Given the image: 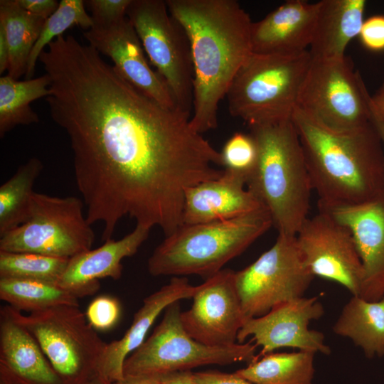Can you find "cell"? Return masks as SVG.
I'll list each match as a JSON object with an SVG mask.
<instances>
[{
	"mask_svg": "<svg viewBox=\"0 0 384 384\" xmlns=\"http://www.w3.org/2000/svg\"><path fill=\"white\" fill-rule=\"evenodd\" d=\"M51 118L67 134L77 188L92 225L112 239L124 216L168 236L183 224L186 190L219 178L221 153L190 123L125 80L73 36L40 58Z\"/></svg>",
	"mask_w": 384,
	"mask_h": 384,
	"instance_id": "6da1fadb",
	"label": "cell"
},
{
	"mask_svg": "<svg viewBox=\"0 0 384 384\" xmlns=\"http://www.w3.org/2000/svg\"><path fill=\"white\" fill-rule=\"evenodd\" d=\"M166 3L190 41L194 74L190 123L202 134L217 127L218 105L252 53V22L235 0Z\"/></svg>",
	"mask_w": 384,
	"mask_h": 384,
	"instance_id": "7a4b0ae2",
	"label": "cell"
},
{
	"mask_svg": "<svg viewBox=\"0 0 384 384\" xmlns=\"http://www.w3.org/2000/svg\"><path fill=\"white\" fill-rule=\"evenodd\" d=\"M292 120L319 209L361 204L384 194V147L371 121L353 131L336 132L297 107Z\"/></svg>",
	"mask_w": 384,
	"mask_h": 384,
	"instance_id": "3957f363",
	"label": "cell"
},
{
	"mask_svg": "<svg viewBox=\"0 0 384 384\" xmlns=\"http://www.w3.org/2000/svg\"><path fill=\"white\" fill-rule=\"evenodd\" d=\"M250 127L258 150L246 187L269 213L278 234L296 236L308 218L313 191L292 119Z\"/></svg>",
	"mask_w": 384,
	"mask_h": 384,
	"instance_id": "277c9868",
	"label": "cell"
},
{
	"mask_svg": "<svg viewBox=\"0 0 384 384\" xmlns=\"http://www.w3.org/2000/svg\"><path fill=\"white\" fill-rule=\"evenodd\" d=\"M273 226L262 208L238 218L182 224L155 248L148 260L152 276L214 275Z\"/></svg>",
	"mask_w": 384,
	"mask_h": 384,
	"instance_id": "5b68a950",
	"label": "cell"
},
{
	"mask_svg": "<svg viewBox=\"0 0 384 384\" xmlns=\"http://www.w3.org/2000/svg\"><path fill=\"white\" fill-rule=\"evenodd\" d=\"M311 59L309 50L287 55L252 53L226 94L230 114L250 127L292 119Z\"/></svg>",
	"mask_w": 384,
	"mask_h": 384,
	"instance_id": "8992f818",
	"label": "cell"
},
{
	"mask_svg": "<svg viewBox=\"0 0 384 384\" xmlns=\"http://www.w3.org/2000/svg\"><path fill=\"white\" fill-rule=\"evenodd\" d=\"M180 301L164 310L163 319L151 335L125 360L124 377L160 380L167 374L191 370L207 365L249 364L258 358L252 341L229 346L204 345L190 336L181 320Z\"/></svg>",
	"mask_w": 384,
	"mask_h": 384,
	"instance_id": "52a82bcc",
	"label": "cell"
},
{
	"mask_svg": "<svg viewBox=\"0 0 384 384\" xmlns=\"http://www.w3.org/2000/svg\"><path fill=\"white\" fill-rule=\"evenodd\" d=\"M11 308L64 384H84L99 375L107 343L89 324L79 306L59 305L27 315Z\"/></svg>",
	"mask_w": 384,
	"mask_h": 384,
	"instance_id": "ba28073f",
	"label": "cell"
},
{
	"mask_svg": "<svg viewBox=\"0 0 384 384\" xmlns=\"http://www.w3.org/2000/svg\"><path fill=\"white\" fill-rule=\"evenodd\" d=\"M83 206L75 196L35 192L26 221L0 236V251L70 259L90 250L95 236Z\"/></svg>",
	"mask_w": 384,
	"mask_h": 384,
	"instance_id": "9c48e42d",
	"label": "cell"
},
{
	"mask_svg": "<svg viewBox=\"0 0 384 384\" xmlns=\"http://www.w3.org/2000/svg\"><path fill=\"white\" fill-rule=\"evenodd\" d=\"M370 97L346 56L312 58L297 108L329 129L348 132L370 122Z\"/></svg>",
	"mask_w": 384,
	"mask_h": 384,
	"instance_id": "30bf717a",
	"label": "cell"
},
{
	"mask_svg": "<svg viewBox=\"0 0 384 384\" xmlns=\"http://www.w3.org/2000/svg\"><path fill=\"white\" fill-rule=\"evenodd\" d=\"M127 16L179 110L191 117L193 66L186 32L169 13L166 1L132 0Z\"/></svg>",
	"mask_w": 384,
	"mask_h": 384,
	"instance_id": "8fae6325",
	"label": "cell"
},
{
	"mask_svg": "<svg viewBox=\"0 0 384 384\" xmlns=\"http://www.w3.org/2000/svg\"><path fill=\"white\" fill-rule=\"evenodd\" d=\"M314 277L296 236L283 234L252 264L235 272L246 318L262 316L276 305L304 297Z\"/></svg>",
	"mask_w": 384,
	"mask_h": 384,
	"instance_id": "7c38bea8",
	"label": "cell"
},
{
	"mask_svg": "<svg viewBox=\"0 0 384 384\" xmlns=\"http://www.w3.org/2000/svg\"><path fill=\"white\" fill-rule=\"evenodd\" d=\"M305 265L314 277L335 282L358 296L363 279L361 260L350 230L329 213L319 210L296 235Z\"/></svg>",
	"mask_w": 384,
	"mask_h": 384,
	"instance_id": "4fadbf2b",
	"label": "cell"
},
{
	"mask_svg": "<svg viewBox=\"0 0 384 384\" xmlns=\"http://www.w3.org/2000/svg\"><path fill=\"white\" fill-rule=\"evenodd\" d=\"M235 271L223 269L198 285L189 309L181 313L185 331L196 341L213 347L237 343L247 319L237 290Z\"/></svg>",
	"mask_w": 384,
	"mask_h": 384,
	"instance_id": "5bb4252c",
	"label": "cell"
},
{
	"mask_svg": "<svg viewBox=\"0 0 384 384\" xmlns=\"http://www.w3.org/2000/svg\"><path fill=\"white\" fill-rule=\"evenodd\" d=\"M324 314L319 297H302L276 305L265 314L247 318L238 332L237 342L242 343L252 336L261 351L258 357L272 353L281 348H292L331 353L326 344L324 334L309 329L311 321L320 319Z\"/></svg>",
	"mask_w": 384,
	"mask_h": 384,
	"instance_id": "9a60e30c",
	"label": "cell"
},
{
	"mask_svg": "<svg viewBox=\"0 0 384 384\" xmlns=\"http://www.w3.org/2000/svg\"><path fill=\"white\" fill-rule=\"evenodd\" d=\"M83 36L99 53L112 59L117 72L132 85L161 105L179 110L164 80L148 64L141 41L127 17L109 24H93Z\"/></svg>",
	"mask_w": 384,
	"mask_h": 384,
	"instance_id": "2e32d148",
	"label": "cell"
},
{
	"mask_svg": "<svg viewBox=\"0 0 384 384\" xmlns=\"http://www.w3.org/2000/svg\"><path fill=\"white\" fill-rule=\"evenodd\" d=\"M319 210L329 213L352 233L363 267L358 296L368 301L384 298V194L361 204Z\"/></svg>",
	"mask_w": 384,
	"mask_h": 384,
	"instance_id": "e0dca14e",
	"label": "cell"
},
{
	"mask_svg": "<svg viewBox=\"0 0 384 384\" xmlns=\"http://www.w3.org/2000/svg\"><path fill=\"white\" fill-rule=\"evenodd\" d=\"M150 230L136 225L122 238L110 239L97 248L70 258L58 285L78 299L96 293L100 287V279L109 277L117 280L121 277L122 261L138 251L147 239Z\"/></svg>",
	"mask_w": 384,
	"mask_h": 384,
	"instance_id": "ac0fdd59",
	"label": "cell"
},
{
	"mask_svg": "<svg viewBox=\"0 0 384 384\" xmlns=\"http://www.w3.org/2000/svg\"><path fill=\"white\" fill-rule=\"evenodd\" d=\"M319 1L290 0L253 23L252 53L287 55L309 48L314 32Z\"/></svg>",
	"mask_w": 384,
	"mask_h": 384,
	"instance_id": "d6986e66",
	"label": "cell"
},
{
	"mask_svg": "<svg viewBox=\"0 0 384 384\" xmlns=\"http://www.w3.org/2000/svg\"><path fill=\"white\" fill-rule=\"evenodd\" d=\"M262 208L247 188L245 178L224 169L219 178L201 182L186 190L183 224L232 219Z\"/></svg>",
	"mask_w": 384,
	"mask_h": 384,
	"instance_id": "ffe728a7",
	"label": "cell"
},
{
	"mask_svg": "<svg viewBox=\"0 0 384 384\" xmlns=\"http://www.w3.org/2000/svg\"><path fill=\"white\" fill-rule=\"evenodd\" d=\"M198 287V285L190 284L185 277H174L169 283L146 297L124 336L107 343L100 363L99 374L112 383L123 379L125 360L144 342L156 318L171 304L192 298Z\"/></svg>",
	"mask_w": 384,
	"mask_h": 384,
	"instance_id": "44dd1931",
	"label": "cell"
},
{
	"mask_svg": "<svg viewBox=\"0 0 384 384\" xmlns=\"http://www.w3.org/2000/svg\"><path fill=\"white\" fill-rule=\"evenodd\" d=\"M0 366L26 384H64L9 305L0 309Z\"/></svg>",
	"mask_w": 384,
	"mask_h": 384,
	"instance_id": "7402d4cb",
	"label": "cell"
},
{
	"mask_svg": "<svg viewBox=\"0 0 384 384\" xmlns=\"http://www.w3.org/2000/svg\"><path fill=\"white\" fill-rule=\"evenodd\" d=\"M365 0L319 1L316 26L309 52L313 59L346 56L349 42L358 36L364 21Z\"/></svg>",
	"mask_w": 384,
	"mask_h": 384,
	"instance_id": "603a6c76",
	"label": "cell"
},
{
	"mask_svg": "<svg viewBox=\"0 0 384 384\" xmlns=\"http://www.w3.org/2000/svg\"><path fill=\"white\" fill-rule=\"evenodd\" d=\"M332 330L336 335L351 340L367 358L384 356V298L368 301L352 296Z\"/></svg>",
	"mask_w": 384,
	"mask_h": 384,
	"instance_id": "cb8c5ba5",
	"label": "cell"
},
{
	"mask_svg": "<svg viewBox=\"0 0 384 384\" xmlns=\"http://www.w3.org/2000/svg\"><path fill=\"white\" fill-rule=\"evenodd\" d=\"M316 353H270L235 373L255 384H313Z\"/></svg>",
	"mask_w": 384,
	"mask_h": 384,
	"instance_id": "d4e9b609",
	"label": "cell"
},
{
	"mask_svg": "<svg viewBox=\"0 0 384 384\" xmlns=\"http://www.w3.org/2000/svg\"><path fill=\"white\" fill-rule=\"evenodd\" d=\"M50 82L46 73L24 80H18L8 75L0 78L1 138L18 125L39 122V117L30 104L50 95Z\"/></svg>",
	"mask_w": 384,
	"mask_h": 384,
	"instance_id": "484cf974",
	"label": "cell"
},
{
	"mask_svg": "<svg viewBox=\"0 0 384 384\" xmlns=\"http://www.w3.org/2000/svg\"><path fill=\"white\" fill-rule=\"evenodd\" d=\"M45 21L23 9L17 0L0 1V22L9 46L8 75L18 79L26 73L30 53Z\"/></svg>",
	"mask_w": 384,
	"mask_h": 384,
	"instance_id": "4316f807",
	"label": "cell"
},
{
	"mask_svg": "<svg viewBox=\"0 0 384 384\" xmlns=\"http://www.w3.org/2000/svg\"><path fill=\"white\" fill-rule=\"evenodd\" d=\"M43 169L37 157L30 158L0 186V236L17 228L28 216L33 186Z\"/></svg>",
	"mask_w": 384,
	"mask_h": 384,
	"instance_id": "83f0119b",
	"label": "cell"
},
{
	"mask_svg": "<svg viewBox=\"0 0 384 384\" xmlns=\"http://www.w3.org/2000/svg\"><path fill=\"white\" fill-rule=\"evenodd\" d=\"M0 299L30 313L59 305L79 306L78 298L58 284L25 279L0 278Z\"/></svg>",
	"mask_w": 384,
	"mask_h": 384,
	"instance_id": "f1b7e54d",
	"label": "cell"
},
{
	"mask_svg": "<svg viewBox=\"0 0 384 384\" xmlns=\"http://www.w3.org/2000/svg\"><path fill=\"white\" fill-rule=\"evenodd\" d=\"M69 258L33 252L0 251V278H16L58 284Z\"/></svg>",
	"mask_w": 384,
	"mask_h": 384,
	"instance_id": "f546056e",
	"label": "cell"
},
{
	"mask_svg": "<svg viewBox=\"0 0 384 384\" xmlns=\"http://www.w3.org/2000/svg\"><path fill=\"white\" fill-rule=\"evenodd\" d=\"M85 5V1L82 0L60 1L57 10L45 21L41 33L30 53L25 73L26 79L33 78L36 62L50 43L74 26L87 30L93 26V19L87 13Z\"/></svg>",
	"mask_w": 384,
	"mask_h": 384,
	"instance_id": "4dcf8cb0",
	"label": "cell"
},
{
	"mask_svg": "<svg viewBox=\"0 0 384 384\" xmlns=\"http://www.w3.org/2000/svg\"><path fill=\"white\" fill-rule=\"evenodd\" d=\"M220 153L224 169L240 174L247 181L258 157L257 146L252 136L235 133L225 142Z\"/></svg>",
	"mask_w": 384,
	"mask_h": 384,
	"instance_id": "1f68e13d",
	"label": "cell"
},
{
	"mask_svg": "<svg viewBox=\"0 0 384 384\" xmlns=\"http://www.w3.org/2000/svg\"><path fill=\"white\" fill-rule=\"evenodd\" d=\"M120 314L121 306L116 298L101 295L90 303L85 316L89 324L95 330L107 331L117 324Z\"/></svg>",
	"mask_w": 384,
	"mask_h": 384,
	"instance_id": "d6a6232c",
	"label": "cell"
},
{
	"mask_svg": "<svg viewBox=\"0 0 384 384\" xmlns=\"http://www.w3.org/2000/svg\"><path fill=\"white\" fill-rule=\"evenodd\" d=\"M132 0H88L94 24L105 25L124 18Z\"/></svg>",
	"mask_w": 384,
	"mask_h": 384,
	"instance_id": "836d02e7",
	"label": "cell"
},
{
	"mask_svg": "<svg viewBox=\"0 0 384 384\" xmlns=\"http://www.w3.org/2000/svg\"><path fill=\"white\" fill-rule=\"evenodd\" d=\"M366 48L373 51L384 50V16L375 15L364 20L359 35Z\"/></svg>",
	"mask_w": 384,
	"mask_h": 384,
	"instance_id": "e575fe53",
	"label": "cell"
},
{
	"mask_svg": "<svg viewBox=\"0 0 384 384\" xmlns=\"http://www.w3.org/2000/svg\"><path fill=\"white\" fill-rule=\"evenodd\" d=\"M196 384H255L235 373H228L216 370L192 372Z\"/></svg>",
	"mask_w": 384,
	"mask_h": 384,
	"instance_id": "d590c367",
	"label": "cell"
},
{
	"mask_svg": "<svg viewBox=\"0 0 384 384\" xmlns=\"http://www.w3.org/2000/svg\"><path fill=\"white\" fill-rule=\"evenodd\" d=\"M17 1L23 9L45 20L57 10L60 3L56 0H17Z\"/></svg>",
	"mask_w": 384,
	"mask_h": 384,
	"instance_id": "8d00e7d4",
	"label": "cell"
},
{
	"mask_svg": "<svg viewBox=\"0 0 384 384\" xmlns=\"http://www.w3.org/2000/svg\"><path fill=\"white\" fill-rule=\"evenodd\" d=\"M161 384H196L192 378V371H178L162 376Z\"/></svg>",
	"mask_w": 384,
	"mask_h": 384,
	"instance_id": "74e56055",
	"label": "cell"
},
{
	"mask_svg": "<svg viewBox=\"0 0 384 384\" xmlns=\"http://www.w3.org/2000/svg\"><path fill=\"white\" fill-rule=\"evenodd\" d=\"M9 46L4 26L0 22V73L8 68Z\"/></svg>",
	"mask_w": 384,
	"mask_h": 384,
	"instance_id": "f35d334b",
	"label": "cell"
},
{
	"mask_svg": "<svg viewBox=\"0 0 384 384\" xmlns=\"http://www.w3.org/2000/svg\"><path fill=\"white\" fill-rule=\"evenodd\" d=\"M370 121L374 127L377 130L378 135L382 141L384 147V121L381 119L378 113L377 112L370 97Z\"/></svg>",
	"mask_w": 384,
	"mask_h": 384,
	"instance_id": "ab89813d",
	"label": "cell"
},
{
	"mask_svg": "<svg viewBox=\"0 0 384 384\" xmlns=\"http://www.w3.org/2000/svg\"><path fill=\"white\" fill-rule=\"evenodd\" d=\"M113 384H161L160 380L149 377H124Z\"/></svg>",
	"mask_w": 384,
	"mask_h": 384,
	"instance_id": "60d3db41",
	"label": "cell"
},
{
	"mask_svg": "<svg viewBox=\"0 0 384 384\" xmlns=\"http://www.w3.org/2000/svg\"><path fill=\"white\" fill-rule=\"evenodd\" d=\"M0 384H26L6 370L0 366Z\"/></svg>",
	"mask_w": 384,
	"mask_h": 384,
	"instance_id": "b9f144b4",
	"label": "cell"
},
{
	"mask_svg": "<svg viewBox=\"0 0 384 384\" xmlns=\"http://www.w3.org/2000/svg\"><path fill=\"white\" fill-rule=\"evenodd\" d=\"M371 99L377 112L384 121V94L377 92Z\"/></svg>",
	"mask_w": 384,
	"mask_h": 384,
	"instance_id": "7bdbcfd3",
	"label": "cell"
},
{
	"mask_svg": "<svg viewBox=\"0 0 384 384\" xmlns=\"http://www.w3.org/2000/svg\"><path fill=\"white\" fill-rule=\"evenodd\" d=\"M84 384H113L100 374Z\"/></svg>",
	"mask_w": 384,
	"mask_h": 384,
	"instance_id": "ee69618b",
	"label": "cell"
},
{
	"mask_svg": "<svg viewBox=\"0 0 384 384\" xmlns=\"http://www.w3.org/2000/svg\"><path fill=\"white\" fill-rule=\"evenodd\" d=\"M378 92L384 94V81Z\"/></svg>",
	"mask_w": 384,
	"mask_h": 384,
	"instance_id": "f6af8a7d",
	"label": "cell"
}]
</instances>
